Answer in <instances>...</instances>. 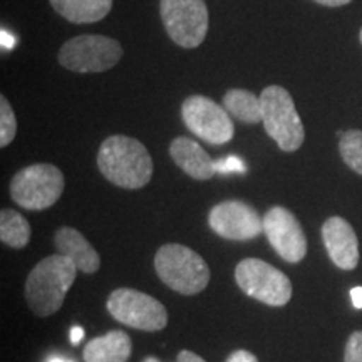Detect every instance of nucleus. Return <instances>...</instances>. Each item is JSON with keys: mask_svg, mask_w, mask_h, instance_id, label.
Returning <instances> with one entry per match:
<instances>
[{"mask_svg": "<svg viewBox=\"0 0 362 362\" xmlns=\"http://www.w3.org/2000/svg\"><path fill=\"white\" fill-rule=\"evenodd\" d=\"M98 168L107 181L119 188L139 189L153 176V160L146 146L124 134L106 138L98 153Z\"/></svg>", "mask_w": 362, "mask_h": 362, "instance_id": "f257e3e1", "label": "nucleus"}, {"mask_svg": "<svg viewBox=\"0 0 362 362\" xmlns=\"http://www.w3.org/2000/svg\"><path fill=\"white\" fill-rule=\"evenodd\" d=\"M78 267L66 255H51L40 260L25 280V302L39 317H49L61 309L76 280Z\"/></svg>", "mask_w": 362, "mask_h": 362, "instance_id": "f03ea898", "label": "nucleus"}, {"mask_svg": "<svg viewBox=\"0 0 362 362\" xmlns=\"http://www.w3.org/2000/svg\"><path fill=\"white\" fill-rule=\"evenodd\" d=\"M155 270L163 284L181 296H194L210 282L206 262L189 247L166 243L155 255Z\"/></svg>", "mask_w": 362, "mask_h": 362, "instance_id": "7ed1b4c3", "label": "nucleus"}, {"mask_svg": "<svg viewBox=\"0 0 362 362\" xmlns=\"http://www.w3.org/2000/svg\"><path fill=\"white\" fill-rule=\"evenodd\" d=\"M260 103L267 134L282 151H297L304 144L305 129L291 93L282 86H269L262 90Z\"/></svg>", "mask_w": 362, "mask_h": 362, "instance_id": "20e7f679", "label": "nucleus"}, {"mask_svg": "<svg viewBox=\"0 0 362 362\" xmlns=\"http://www.w3.org/2000/svg\"><path fill=\"white\" fill-rule=\"evenodd\" d=\"M64 192V175L57 166L37 163L17 171L11 181V197L30 211L51 208Z\"/></svg>", "mask_w": 362, "mask_h": 362, "instance_id": "39448f33", "label": "nucleus"}, {"mask_svg": "<svg viewBox=\"0 0 362 362\" xmlns=\"http://www.w3.org/2000/svg\"><path fill=\"white\" fill-rule=\"evenodd\" d=\"M123 54V47L116 39L107 35L86 34L64 42L57 59L67 71L93 74L112 69L121 61Z\"/></svg>", "mask_w": 362, "mask_h": 362, "instance_id": "423d86ee", "label": "nucleus"}, {"mask_svg": "<svg viewBox=\"0 0 362 362\" xmlns=\"http://www.w3.org/2000/svg\"><path fill=\"white\" fill-rule=\"evenodd\" d=\"M235 280L245 296L270 307H282L292 298L291 279L260 259H245L235 269Z\"/></svg>", "mask_w": 362, "mask_h": 362, "instance_id": "0eeeda50", "label": "nucleus"}, {"mask_svg": "<svg viewBox=\"0 0 362 362\" xmlns=\"http://www.w3.org/2000/svg\"><path fill=\"white\" fill-rule=\"evenodd\" d=\"M160 13L166 34L183 49L198 47L208 33L205 0H160Z\"/></svg>", "mask_w": 362, "mask_h": 362, "instance_id": "6e6552de", "label": "nucleus"}, {"mask_svg": "<svg viewBox=\"0 0 362 362\" xmlns=\"http://www.w3.org/2000/svg\"><path fill=\"white\" fill-rule=\"evenodd\" d=\"M106 307L117 322L144 332H156L168 324V312L165 305L155 297L134 288H117L111 292Z\"/></svg>", "mask_w": 362, "mask_h": 362, "instance_id": "1a4fd4ad", "label": "nucleus"}, {"mask_svg": "<svg viewBox=\"0 0 362 362\" xmlns=\"http://www.w3.org/2000/svg\"><path fill=\"white\" fill-rule=\"evenodd\" d=\"M181 117L185 126L203 141L220 146L233 139L235 128L228 111L214 99L202 94L187 98L181 104Z\"/></svg>", "mask_w": 362, "mask_h": 362, "instance_id": "9d476101", "label": "nucleus"}, {"mask_svg": "<svg viewBox=\"0 0 362 362\" xmlns=\"http://www.w3.org/2000/svg\"><path fill=\"white\" fill-rule=\"evenodd\" d=\"M264 233L275 252L288 264H298L307 255V238L300 221L291 210L274 206L264 215Z\"/></svg>", "mask_w": 362, "mask_h": 362, "instance_id": "9b49d317", "label": "nucleus"}, {"mask_svg": "<svg viewBox=\"0 0 362 362\" xmlns=\"http://www.w3.org/2000/svg\"><path fill=\"white\" fill-rule=\"evenodd\" d=\"M208 225L221 238L245 242L264 232V218L255 208L238 200L221 202L208 214Z\"/></svg>", "mask_w": 362, "mask_h": 362, "instance_id": "f8f14e48", "label": "nucleus"}, {"mask_svg": "<svg viewBox=\"0 0 362 362\" xmlns=\"http://www.w3.org/2000/svg\"><path fill=\"white\" fill-rule=\"evenodd\" d=\"M325 250L334 265L342 270H354L359 264V242L347 220L342 216H330L322 225Z\"/></svg>", "mask_w": 362, "mask_h": 362, "instance_id": "ddd939ff", "label": "nucleus"}, {"mask_svg": "<svg viewBox=\"0 0 362 362\" xmlns=\"http://www.w3.org/2000/svg\"><path fill=\"white\" fill-rule=\"evenodd\" d=\"M170 156L176 166L198 181L211 180L216 175V161L198 144L187 136H178L170 144Z\"/></svg>", "mask_w": 362, "mask_h": 362, "instance_id": "4468645a", "label": "nucleus"}, {"mask_svg": "<svg viewBox=\"0 0 362 362\" xmlns=\"http://www.w3.org/2000/svg\"><path fill=\"white\" fill-rule=\"evenodd\" d=\"M54 243H56L57 252L74 262L78 270L84 272V274H96L101 267V259H99L98 252L84 238V235L76 228H71V226L59 228L56 237H54Z\"/></svg>", "mask_w": 362, "mask_h": 362, "instance_id": "2eb2a0df", "label": "nucleus"}, {"mask_svg": "<svg viewBox=\"0 0 362 362\" xmlns=\"http://www.w3.org/2000/svg\"><path fill=\"white\" fill-rule=\"evenodd\" d=\"M133 344L123 330H111L106 336L94 337L84 347V362H128Z\"/></svg>", "mask_w": 362, "mask_h": 362, "instance_id": "dca6fc26", "label": "nucleus"}, {"mask_svg": "<svg viewBox=\"0 0 362 362\" xmlns=\"http://www.w3.org/2000/svg\"><path fill=\"white\" fill-rule=\"evenodd\" d=\"M51 6L72 24H94L111 12L112 0H51Z\"/></svg>", "mask_w": 362, "mask_h": 362, "instance_id": "f3484780", "label": "nucleus"}, {"mask_svg": "<svg viewBox=\"0 0 362 362\" xmlns=\"http://www.w3.org/2000/svg\"><path fill=\"white\" fill-rule=\"evenodd\" d=\"M223 107L228 115L247 124H257L262 121L260 96H255L247 89H230L223 96Z\"/></svg>", "mask_w": 362, "mask_h": 362, "instance_id": "a211bd4d", "label": "nucleus"}, {"mask_svg": "<svg viewBox=\"0 0 362 362\" xmlns=\"http://www.w3.org/2000/svg\"><path fill=\"white\" fill-rule=\"evenodd\" d=\"M30 225L19 211L6 210L0 211V240L11 248H24L30 240Z\"/></svg>", "mask_w": 362, "mask_h": 362, "instance_id": "6ab92c4d", "label": "nucleus"}, {"mask_svg": "<svg viewBox=\"0 0 362 362\" xmlns=\"http://www.w3.org/2000/svg\"><path fill=\"white\" fill-rule=\"evenodd\" d=\"M339 153L352 171L362 175V131L349 129L346 133L339 131Z\"/></svg>", "mask_w": 362, "mask_h": 362, "instance_id": "aec40b11", "label": "nucleus"}, {"mask_svg": "<svg viewBox=\"0 0 362 362\" xmlns=\"http://www.w3.org/2000/svg\"><path fill=\"white\" fill-rule=\"evenodd\" d=\"M17 134V117L6 96H0V146L6 148Z\"/></svg>", "mask_w": 362, "mask_h": 362, "instance_id": "412c9836", "label": "nucleus"}, {"mask_svg": "<svg viewBox=\"0 0 362 362\" xmlns=\"http://www.w3.org/2000/svg\"><path fill=\"white\" fill-rule=\"evenodd\" d=\"M344 362H362V330H356L347 339Z\"/></svg>", "mask_w": 362, "mask_h": 362, "instance_id": "4be33fe9", "label": "nucleus"}, {"mask_svg": "<svg viewBox=\"0 0 362 362\" xmlns=\"http://www.w3.org/2000/svg\"><path fill=\"white\" fill-rule=\"evenodd\" d=\"M216 173H247V165L237 156H228L216 161Z\"/></svg>", "mask_w": 362, "mask_h": 362, "instance_id": "5701e85b", "label": "nucleus"}, {"mask_svg": "<svg viewBox=\"0 0 362 362\" xmlns=\"http://www.w3.org/2000/svg\"><path fill=\"white\" fill-rule=\"evenodd\" d=\"M225 362H259V359H257L252 352H248L245 349H238L232 352Z\"/></svg>", "mask_w": 362, "mask_h": 362, "instance_id": "b1692460", "label": "nucleus"}, {"mask_svg": "<svg viewBox=\"0 0 362 362\" xmlns=\"http://www.w3.org/2000/svg\"><path fill=\"white\" fill-rule=\"evenodd\" d=\"M176 362H206V361L198 354H194L192 351H181L178 357H176Z\"/></svg>", "mask_w": 362, "mask_h": 362, "instance_id": "393cba45", "label": "nucleus"}, {"mask_svg": "<svg viewBox=\"0 0 362 362\" xmlns=\"http://www.w3.org/2000/svg\"><path fill=\"white\" fill-rule=\"evenodd\" d=\"M314 2L325 7H342V6H347V4H351L352 0H314Z\"/></svg>", "mask_w": 362, "mask_h": 362, "instance_id": "a878e982", "label": "nucleus"}, {"mask_svg": "<svg viewBox=\"0 0 362 362\" xmlns=\"http://www.w3.org/2000/svg\"><path fill=\"white\" fill-rule=\"evenodd\" d=\"M351 298H352V304H354L356 309H362V287L352 288Z\"/></svg>", "mask_w": 362, "mask_h": 362, "instance_id": "bb28decb", "label": "nucleus"}, {"mask_svg": "<svg viewBox=\"0 0 362 362\" xmlns=\"http://www.w3.org/2000/svg\"><path fill=\"white\" fill-rule=\"evenodd\" d=\"M84 337V329L83 327H78V325H76V327H72L71 329V342L74 344H79L81 342V339Z\"/></svg>", "mask_w": 362, "mask_h": 362, "instance_id": "cd10ccee", "label": "nucleus"}, {"mask_svg": "<svg viewBox=\"0 0 362 362\" xmlns=\"http://www.w3.org/2000/svg\"><path fill=\"white\" fill-rule=\"evenodd\" d=\"M47 362H72V361H69V359H64V357H59V356H56V357H51V359H49Z\"/></svg>", "mask_w": 362, "mask_h": 362, "instance_id": "c85d7f7f", "label": "nucleus"}, {"mask_svg": "<svg viewBox=\"0 0 362 362\" xmlns=\"http://www.w3.org/2000/svg\"><path fill=\"white\" fill-rule=\"evenodd\" d=\"M144 362H160L156 359V357H146V359H144Z\"/></svg>", "mask_w": 362, "mask_h": 362, "instance_id": "c756f323", "label": "nucleus"}, {"mask_svg": "<svg viewBox=\"0 0 362 362\" xmlns=\"http://www.w3.org/2000/svg\"><path fill=\"white\" fill-rule=\"evenodd\" d=\"M359 39H361V44H362V29H361V34H359Z\"/></svg>", "mask_w": 362, "mask_h": 362, "instance_id": "7c9ffc66", "label": "nucleus"}]
</instances>
